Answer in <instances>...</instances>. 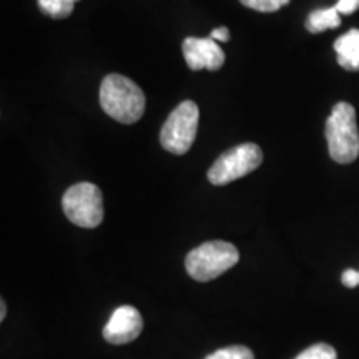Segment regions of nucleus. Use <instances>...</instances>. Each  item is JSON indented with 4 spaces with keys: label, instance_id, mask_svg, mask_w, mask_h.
Masks as SVG:
<instances>
[{
    "label": "nucleus",
    "instance_id": "obj_1",
    "mask_svg": "<svg viewBox=\"0 0 359 359\" xmlns=\"http://www.w3.org/2000/svg\"><path fill=\"white\" fill-rule=\"evenodd\" d=\"M98 97L103 111L120 123L132 125L145 114V93L133 80L123 75H107Z\"/></svg>",
    "mask_w": 359,
    "mask_h": 359
},
{
    "label": "nucleus",
    "instance_id": "obj_2",
    "mask_svg": "<svg viewBox=\"0 0 359 359\" xmlns=\"http://www.w3.org/2000/svg\"><path fill=\"white\" fill-rule=\"evenodd\" d=\"M326 140L336 163H353L359 156V132L356 110L346 102L336 103L326 120Z\"/></svg>",
    "mask_w": 359,
    "mask_h": 359
},
{
    "label": "nucleus",
    "instance_id": "obj_3",
    "mask_svg": "<svg viewBox=\"0 0 359 359\" xmlns=\"http://www.w3.org/2000/svg\"><path fill=\"white\" fill-rule=\"evenodd\" d=\"M240 262V253L235 245L228 241H206L187 255L185 266L193 280L212 281Z\"/></svg>",
    "mask_w": 359,
    "mask_h": 359
},
{
    "label": "nucleus",
    "instance_id": "obj_4",
    "mask_svg": "<svg viewBox=\"0 0 359 359\" xmlns=\"http://www.w3.org/2000/svg\"><path fill=\"white\" fill-rule=\"evenodd\" d=\"M200 110L191 100L182 102L168 115L160 132V143L173 155H185L196 138Z\"/></svg>",
    "mask_w": 359,
    "mask_h": 359
},
{
    "label": "nucleus",
    "instance_id": "obj_5",
    "mask_svg": "<svg viewBox=\"0 0 359 359\" xmlns=\"http://www.w3.org/2000/svg\"><path fill=\"white\" fill-rule=\"evenodd\" d=\"M263 163V151L257 143H241L226 150L208 170L212 185L223 187L255 172Z\"/></svg>",
    "mask_w": 359,
    "mask_h": 359
},
{
    "label": "nucleus",
    "instance_id": "obj_6",
    "mask_svg": "<svg viewBox=\"0 0 359 359\" xmlns=\"http://www.w3.org/2000/svg\"><path fill=\"white\" fill-rule=\"evenodd\" d=\"M65 217L80 228H97L103 222V198L100 188L82 182L70 187L62 198Z\"/></svg>",
    "mask_w": 359,
    "mask_h": 359
},
{
    "label": "nucleus",
    "instance_id": "obj_7",
    "mask_svg": "<svg viewBox=\"0 0 359 359\" xmlns=\"http://www.w3.org/2000/svg\"><path fill=\"white\" fill-rule=\"evenodd\" d=\"M143 330L142 314L137 308L123 304L111 313L109 323L103 327V338L110 344H127L140 336Z\"/></svg>",
    "mask_w": 359,
    "mask_h": 359
},
{
    "label": "nucleus",
    "instance_id": "obj_8",
    "mask_svg": "<svg viewBox=\"0 0 359 359\" xmlns=\"http://www.w3.org/2000/svg\"><path fill=\"white\" fill-rule=\"evenodd\" d=\"M183 57H185L187 65L191 70H210L217 72L224 64V52L222 50L217 40L188 37L183 42Z\"/></svg>",
    "mask_w": 359,
    "mask_h": 359
},
{
    "label": "nucleus",
    "instance_id": "obj_9",
    "mask_svg": "<svg viewBox=\"0 0 359 359\" xmlns=\"http://www.w3.org/2000/svg\"><path fill=\"white\" fill-rule=\"evenodd\" d=\"M334 50L338 55V64L344 70L359 72V29H351L341 35L334 42Z\"/></svg>",
    "mask_w": 359,
    "mask_h": 359
},
{
    "label": "nucleus",
    "instance_id": "obj_10",
    "mask_svg": "<svg viewBox=\"0 0 359 359\" xmlns=\"http://www.w3.org/2000/svg\"><path fill=\"white\" fill-rule=\"evenodd\" d=\"M341 25V13L334 6L313 11L306 19V29L311 34H321L325 30L338 29Z\"/></svg>",
    "mask_w": 359,
    "mask_h": 359
},
{
    "label": "nucleus",
    "instance_id": "obj_11",
    "mask_svg": "<svg viewBox=\"0 0 359 359\" xmlns=\"http://www.w3.org/2000/svg\"><path fill=\"white\" fill-rule=\"evenodd\" d=\"M79 0H37L40 12L52 19H67Z\"/></svg>",
    "mask_w": 359,
    "mask_h": 359
},
{
    "label": "nucleus",
    "instance_id": "obj_12",
    "mask_svg": "<svg viewBox=\"0 0 359 359\" xmlns=\"http://www.w3.org/2000/svg\"><path fill=\"white\" fill-rule=\"evenodd\" d=\"M205 359H255V354L246 346H226L208 354Z\"/></svg>",
    "mask_w": 359,
    "mask_h": 359
},
{
    "label": "nucleus",
    "instance_id": "obj_13",
    "mask_svg": "<svg viewBox=\"0 0 359 359\" xmlns=\"http://www.w3.org/2000/svg\"><path fill=\"white\" fill-rule=\"evenodd\" d=\"M294 359H338V353L333 346L326 343H318L304 349L302 354H298Z\"/></svg>",
    "mask_w": 359,
    "mask_h": 359
},
{
    "label": "nucleus",
    "instance_id": "obj_14",
    "mask_svg": "<svg viewBox=\"0 0 359 359\" xmlns=\"http://www.w3.org/2000/svg\"><path fill=\"white\" fill-rule=\"evenodd\" d=\"M240 2L243 4L245 7L251 8V11L269 13V12L280 11L281 7L288 6L290 0H240Z\"/></svg>",
    "mask_w": 359,
    "mask_h": 359
},
{
    "label": "nucleus",
    "instance_id": "obj_15",
    "mask_svg": "<svg viewBox=\"0 0 359 359\" xmlns=\"http://www.w3.org/2000/svg\"><path fill=\"white\" fill-rule=\"evenodd\" d=\"M334 7L338 8L339 13L349 15V13L356 12L359 8V0H338V2L334 4Z\"/></svg>",
    "mask_w": 359,
    "mask_h": 359
},
{
    "label": "nucleus",
    "instance_id": "obj_16",
    "mask_svg": "<svg viewBox=\"0 0 359 359\" xmlns=\"http://www.w3.org/2000/svg\"><path fill=\"white\" fill-rule=\"evenodd\" d=\"M341 281H343V285L346 286V288H356L359 285V271L353 268L346 269V271L343 273V276H341Z\"/></svg>",
    "mask_w": 359,
    "mask_h": 359
},
{
    "label": "nucleus",
    "instance_id": "obj_17",
    "mask_svg": "<svg viewBox=\"0 0 359 359\" xmlns=\"http://www.w3.org/2000/svg\"><path fill=\"white\" fill-rule=\"evenodd\" d=\"M210 37L217 40V42H228V40H230V30H228L226 27H219V29L212 30Z\"/></svg>",
    "mask_w": 359,
    "mask_h": 359
},
{
    "label": "nucleus",
    "instance_id": "obj_18",
    "mask_svg": "<svg viewBox=\"0 0 359 359\" xmlns=\"http://www.w3.org/2000/svg\"><path fill=\"white\" fill-rule=\"evenodd\" d=\"M6 314H7V304L2 299V302H0V321L6 320Z\"/></svg>",
    "mask_w": 359,
    "mask_h": 359
}]
</instances>
